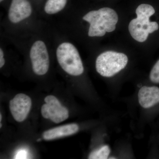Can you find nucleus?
<instances>
[{
    "mask_svg": "<svg viewBox=\"0 0 159 159\" xmlns=\"http://www.w3.org/2000/svg\"><path fill=\"white\" fill-rule=\"evenodd\" d=\"M90 24L88 35L90 37H102L106 32L115 31L118 23V14L107 7L90 11L83 17Z\"/></svg>",
    "mask_w": 159,
    "mask_h": 159,
    "instance_id": "obj_1",
    "label": "nucleus"
},
{
    "mask_svg": "<svg viewBox=\"0 0 159 159\" xmlns=\"http://www.w3.org/2000/svg\"><path fill=\"white\" fill-rule=\"evenodd\" d=\"M155 12L153 7L148 4H141L137 8V17L132 20L129 25L130 35L137 41L144 42L148 38L149 34L158 29V24L149 20Z\"/></svg>",
    "mask_w": 159,
    "mask_h": 159,
    "instance_id": "obj_2",
    "label": "nucleus"
},
{
    "mask_svg": "<svg viewBox=\"0 0 159 159\" xmlns=\"http://www.w3.org/2000/svg\"><path fill=\"white\" fill-rule=\"evenodd\" d=\"M57 61L61 68L72 76L81 75L84 71L78 50L71 43H63L56 50Z\"/></svg>",
    "mask_w": 159,
    "mask_h": 159,
    "instance_id": "obj_3",
    "label": "nucleus"
},
{
    "mask_svg": "<svg viewBox=\"0 0 159 159\" xmlns=\"http://www.w3.org/2000/svg\"><path fill=\"white\" fill-rule=\"evenodd\" d=\"M128 61V57L123 53L106 51L97 57L96 70L102 77H111L123 70Z\"/></svg>",
    "mask_w": 159,
    "mask_h": 159,
    "instance_id": "obj_4",
    "label": "nucleus"
},
{
    "mask_svg": "<svg viewBox=\"0 0 159 159\" xmlns=\"http://www.w3.org/2000/svg\"><path fill=\"white\" fill-rule=\"evenodd\" d=\"M30 57L34 74L39 76L47 74L50 66V59L43 42L38 40L33 44L30 50Z\"/></svg>",
    "mask_w": 159,
    "mask_h": 159,
    "instance_id": "obj_5",
    "label": "nucleus"
},
{
    "mask_svg": "<svg viewBox=\"0 0 159 159\" xmlns=\"http://www.w3.org/2000/svg\"><path fill=\"white\" fill-rule=\"evenodd\" d=\"M32 102L29 96L18 94L9 102V109L16 121L22 122L28 117L31 110Z\"/></svg>",
    "mask_w": 159,
    "mask_h": 159,
    "instance_id": "obj_6",
    "label": "nucleus"
},
{
    "mask_svg": "<svg viewBox=\"0 0 159 159\" xmlns=\"http://www.w3.org/2000/svg\"><path fill=\"white\" fill-rule=\"evenodd\" d=\"M46 103L42 106L48 114L49 119L55 123H59L66 120L69 117L68 110L61 105L59 100L54 96H47L44 99Z\"/></svg>",
    "mask_w": 159,
    "mask_h": 159,
    "instance_id": "obj_7",
    "label": "nucleus"
},
{
    "mask_svg": "<svg viewBox=\"0 0 159 159\" xmlns=\"http://www.w3.org/2000/svg\"><path fill=\"white\" fill-rule=\"evenodd\" d=\"M32 11V7L28 0H12L8 18L11 23L17 24L29 17Z\"/></svg>",
    "mask_w": 159,
    "mask_h": 159,
    "instance_id": "obj_8",
    "label": "nucleus"
},
{
    "mask_svg": "<svg viewBox=\"0 0 159 159\" xmlns=\"http://www.w3.org/2000/svg\"><path fill=\"white\" fill-rule=\"evenodd\" d=\"M138 98L140 105L148 108L159 103V88L156 86H143L139 90Z\"/></svg>",
    "mask_w": 159,
    "mask_h": 159,
    "instance_id": "obj_9",
    "label": "nucleus"
},
{
    "mask_svg": "<svg viewBox=\"0 0 159 159\" xmlns=\"http://www.w3.org/2000/svg\"><path fill=\"white\" fill-rule=\"evenodd\" d=\"M79 129L78 125L75 123H71L46 131L43 134V138L44 140L49 141L69 136L76 134Z\"/></svg>",
    "mask_w": 159,
    "mask_h": 159,
    "instance_id": "obj_10",
    "label": "nucleus"
},
{
    "mask_svg": "<svg viewBox=\"0 0 159 159\" xmlns=\"http://www.w3.org/2000/svg\"><path fill=\"white\" fill-rule=\"evenodd\" d=\"M67 0H48L44 7L45 11L48 14H54L65 7Z\"/></svg>",
    "mask_w": 159,
    "mask_h": 159,
    "instance_id": "obj_11",
    "label": "nucleus"
},
{
    "mask_svg": "<svg viewBox=\"0 0 159 159\" xmlns=\"http://www.w3.org/2000/svg\"><path fill=\"white\" fill-rule=\"evenodd\" d=\"M111 150L108 145H104L97 150L92 152L89 156L90 159H106L108 158Z\"/></svg>",
    "mask_w": 159,
    "mask_h": 159,
    "instance_id": "obj_12",
    "label": "nucleus"
},
{
    "mask_svg": "<svg viewBox=\"0 0 159 159\" xmlns=\"http://www.w3.org/2000/svg\"><path fill=\"white\" fill-rule=\"evenodd\" d=\"M150 79L152 82L159 83V60L151 71Z\"/></svg>",
    "mask_w": 159,
    "mask_h": 159,
    "instance_id": "obj_13",
    "label": "nucleus"
},
{
    "mask_svg": "<svg viewBox=\"0 0 159 159\" xmlns=\"http://www.w3.org/2000/svg\"><path fill=\"white\" fill-rule=\"evenodd\" d=\"M26 157V154L25 152V151H20L19 152V154H17V156L15 158L16 159H23L25 158Z\"/></svg>",
    "mask_w": 159,
    "mask_h": 159,
    "instance_id": "obj_14",
    "label": "nucleus"
},
{
    "mask_svg": "<svg viewBox=\"0 0 159 159\" xmlns=\"http://www.w3.org/2000/svg\"><path fill=\"white\" fill-rule=\"evenodd\" d=\"M5 64V60L4 57H2L0 58V68H2L4 66Z\"/></svg>",
    "mask_w": 159,
    "mask_h": 159,
    "instance_id": "obj_15",
    "label": "nucleus"
},
{
    "mask_svg": "<svg viewBox=\"0 0 159 159\" xmlns=\"http://www.w3.org/2000/svg\"><path fill=\"white\" fill-rule=\"evenodd\" d=\"M2 114H0V122H2Z\"/></svg>",
    "mask_w": 159,
    "mask_h": 159,
    "instance_id": "obj_16",
    "label": "nucleus"
},
{
    "mask_svg": "<svg viewBox=\"0 0 159 159\" xmlns=\"http://www.w3.org/2000/svg\"><path fill=\"white\" fill-rule=\"evenodd\" d=\"M2 123H1V125H0V127H2Z\"/></svg>",
    "mask_w": 159,
    "mask_h": 159,
    "instance_id": "obj_17",
    "label": "nucleus"
},
{
    "mask_svg": "<svg viewBox=\"0 0 159 159\" xmlns=\"http://www.w3.org/2000/svg\"><path fill=\"white\" fill-rule=\"evenodd\" d=\"M3 1V0H0V2H2Z\"/></svg>",
    "mask_w": 159,
    "mask_h": 159,
    "instance_id": "obj_18",
    "label": "nucleus"
}]
</instances>
